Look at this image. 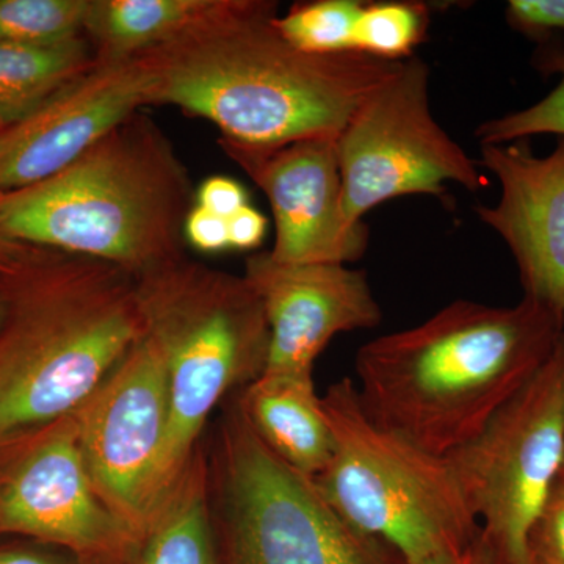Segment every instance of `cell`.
<instances>
[{"label":"cell","instance_id":"obj_2","mask_svg":"<svg viewBox=\"0 0 564 564\" xmlns=\"http://www.w3.org/2000/svg\"><path fill=\"white\" fill-rule=\"evenodd\" d=\"M564 322L534 300L455 302L356 356L359 402L378 425L448 458L474 441L551 358Z\"/></svg>","mask_w":564,"mask_h":564},{"label":"cell","instance_id":"obj_12","mask_svg":"<svg viewBox=\"0 0 564 564\" xmlns=\"http://www.w3.org/2000/svg\"><path fill=\"white\" fill-rule=\"evenodd\" d=\"M336 140L306 139L280 147L220 140L226 155L269 198L276 228L269 252L276 261L345 265L366 252V223L345 220Z\"/></svg>","mask_w":564,"mask_h":564},{"label":"cell","instance_id":"obj_26","mask_svg":"<svg viewBox=\"0 0 564 564\" xmlns=\"http://www.w3.org/2000/svg\"><path fill=\"white\" fill-rule=\"evenodd\" d=\"M195 204L228 220L236 212L248 206V196L243 185L231 177L212 176L199 185Z\"/></svg>","mask_w":564,"mask_h":564},{"label":"cell","instance_id":"obj_13","mask_svg":"<svg viewBox=\"0 0 564 564\" xmlns=\"http://www.w3.org/2000/svg\"><path fill=\"white\" fill-rule=\"evenodd\" d=\"M148 106L151 80L141 55L96 61L39 109L0 131V195L62 172Z\"/></svg>","mask_w":564,"mask_h":564},{"label":"cell","instance_id":"obj_19","mask_svg":"<svg viewBox=\"0 0 564 564\" xmlns=\"http://www.w3.org/2000/svg\"><path fill=\"white\" fill-rule=\"evenodd\" d=\"M95 62L85 36L52 46L0 43V131L39 109Z\"/></svg>","mask_w":564,"mask_h":564},{"label":"cell","instance_id":"obj_27","mask_svg":"<svg viewBox=\"0 0 564 564\" xmlns=\"http://www.w3.org/2000/svg\"><path fill=\"white\" fill-rule=\"evenodd\" d=\"M184 239L203 252L228 250V220L195 204L185 220Z\"/></svg>","mask_w":564,"mask_h":564},{"label":"cell","instance_id":"obj_33","mask_svg":"<svg viewBox=\"0 0 564 564\" xmlns=\"http://www.w3.org/2000/svg\"><path fill=\"white\" fill-rule=\"evenodd\" d=\"M497 564H500V563H497ZM521 564H544V563H541L540 560L534 558V556L532 554H530V558L527 560V562L521 563Z\"/></svg>","mask_w":564,"mask_h":564},{"label":"cell","instance_id":"obj_24","mask_svg":"<svg viewBox=\"0 0 564 564\" xmlns=\"http://www.w3.org/2000/svg\"><path fill=\"white\" fill-rule=\"evenodd\" d=\"M530 554L544 564H564V480L558 478L534 521Z\"/></svg>","mask_w":564,"mask_h":564},{"label":"cell","instance_id":"obj_8","mask_svg":"<svg viewBox=\"0 0 564 564\" xmlns=\"http://www.w3.org/2000/svg\"><path fill=\"white\" fill-rule=\"evenodd\" d=\"M445 459L499 562H527L534 521L564 462V333L484 432Z\"/></svg>","mask_w":564,"mask_h":564},{"label":"cell","instance_id":"obj_31","mask_svg":"<svg viewBox=\"0 0 564 564\" xmlns=\"http://www.w3.org/2000/svg\"><path fill=\"white\" fill-rule=\"evenodd\" d=\"M0 564H57L46 556L22 549H0Z\"/></svg>","mask_w":564,"mask_h":564},{"label":"cell","instance_id":"obj_3","mask_svg":"<svg viewBox=\"0 0 564 564\" xmlns=\"http://www.w3.org/2000/svg\"><path fill=\"white\" fill-rule=\"evenodd\" d=\"M0 444L76 413L143 339L135 276L96 259L35 251L0 274Z\"/></svg>","mask_w":564,"mask_h":564},{"label":"cell","instance_id":"obj_17","mask_svg":"<svg viewBox=\"0 0 564 564\" xmlns=\"http://www.w3.org/2000/svg\"><path fill=\"white\" fill-rule=\"evenodd\" d=\"M237 0H90L85 39L96 61L133 57L220 20Z\"/></svg>","mask_w":564,"mask_h":564},{"label":"cell","instance_id":"obj_34","mask_svg":"<svg viewBox=\"0 0 564 564\" xmlns=\"http://www.w3.org/2000/svg\"><path fill=\"white\" fill-rule=\"evenodd\" d=\"M558 478H562V480H564V462H563L562 473H560Z\"/></svg>","mask_w":564,"mask_h":564},{"label":"cell","instance_id":"obj_9","mask_svg":"<svg viewBox=\"0 0 564 564\" xmlns=\"http://www.w3.org/2000/svg\"><path fill=\"white\" fill-rule=\"evenodd\" d=\"M336 150L350 225L400 196L444 198L447 182L484 187L477 162L434 120L430 69L414 55L352 111Z\"/></svg>","mask_w":564,"mask_h":564},{"label":"cell","instance_id":"obj_16","mask_svg":"<svg viewBox=\"0 0 564 564\" xmlns=\"http://www.w3.org/2000/svg\"><path fill=\"white\" fill-rule=\"evenodd\" d=\"M240 411L278 458L315 478L332 459L334 436L311 373H262L242 389Z\"/></svg>","mask_w":564,"mask_h":564},{"label":"cell","instance_id":"obj_4","mask_svg":"<svg viewBox=\"0 0 564 564\" xmlns=\"http://www.w3.org/2000/svg\"><path fill=\"white\" fill-rule=\"evenodd\" d=\"M195 193L180 155L137 111L47 180L0 195V236L137 276L184 256Z\"/></svg>","mask_w":564,"mask_h":564},{"label":"cell","instance_id":"obj_22","mask_svg":"<svg viewBox=\"0 0 564 564\" xmlns=\"http://www.w3.org/2000/svg\"><path fill=\"white\" fill-rule=\"evenodd\" d=\"M429 22L425 3L364 2L356 28L355 52L381 61H406L425 40Z\"/></svg>","mask_w":564,"mask_h":564},{"label":"cell","instance_id":"obj_20","mask_svg":"<svg viewBox=\"0 0 564 564\" xmlns=\"http://www.w3.org/2000/svg\"><path fill=\"white\" fill-rule=\"evenodd\" d=\"M364 2L315 0L293 6L284 17L274 18V28L300 51L317 55L355 52L356 28Z\"/></svg>","mask_w":564,"mask_h":564},{"label":"cell","instance_id":"obj_23","mask_svg":"<svg viewBox=\"0 0 564 564\" xmlns=\"http://www.w3.org/2000/svg\"><path fill=\"white\" fill-rule=\"evenodd\" d=\"M544 62L545 68L560 74L558 85L541 101L478 126L475 137L481 144L513 143L533 135L564 139V52H554Z\"/></svg>","mask_w":564,"mask_h":564},{"label":"cell","instance_id":"obj_18","mask_svg":"<svg viewBox=\"0 0 564 564\" xmlns=\"http://www.w3.org/2000/svg\"><path fill=\"white\" fill-rule=\"evenodd\" d=\"M210 467L195 452L144 525L133 564H217L210 524Z\"/></svg>","mask_w":564,"mask_h":564},{"label":"cell","instance_id":"obj_32","mask_svg":"<svg viewBox=\"0 0 564 564\" xmlns=\"http://www.w3.org/2000/svg\"><path fill=\"white\" fill-rule=\"evenodd\" d=\"M7 300L6 292H3L2 284H0V325H2L3 317H6Z\"/></svg>","mask_w":564,"mask_h":564},{"label":"cell","instance_id":"obj_7","mask_svg":"<svg viewBox=\"0 0 564 564\" xmlns=\"http://www.w3.org/2000/svg\"><path fill=\"white\" fill-rule=\"evenodd\" d=\"M214 485L229 564H406L345 521L314 478L278 458L237 400L221 421Z\"/></svg>","mask_w":564,"mask_h":564},{"label":"cell","instance_id":"obj_11","mask_svg":"<svg viewBox=\"0 0 564 564\" xmlns=\"http://www.w3.org/2000/svg\"><path fill=\"white\" fill-rule=\"evenodd\" d=\"M73 415L93 486L141 536L170 421L169 380L154 344L143 336Z\"/></svg>","mask_w":564,"mask_h":564},{"label":"cell","instance_id":"obj_14","mask_svg":"<svg viewBox=\"0 0 564 564\" xmlns=\"http://www.w3.org/2000/svg\"><path fill=\"white\" fill-rule=\"evenodd\" d=\"M270 333L263 373H311L337 334L380 325L381 307L366 273L344 263L280 262L269 251L245 261Z\"/></svg>","mask_w":564,"mask_h":564},{"label":"cell","instance_id":"obj_25","mask_svg":"<svg viewBox=\"0 0 564 564\" xmlns=\"http://www.w3.org/2000/svg\"><path fill=\"white\" fill-rule=\"evenodd\" d=\"M513 31L533 40L564 31V0H511L505 10Z\"/></svg>","mask_w":564,"mask_h":564},{"label":"cell","instance_id":"obj_5","mask_svg":"<svg viewBox=\"0 0 564 564\" xmlns=\"http://www.w3.org/2000/svg\"><path fill=\"white\" fill-rule=\"evenodd\" d=\"M135 293L144 336L158 348L169 380L158 505L198 451L212 410L265 372L270 333L243 274L212 269L185 254L137 274Z\"/></svg>","mask_w":564,"mask_h":564},{"label":"cell","instance_id":"obj_15","mask_svg":"<svg viewBox=\"0 0 564 564\" xmlns=\"http://www.w3.org/2000/svg\"><path fill=\"white\" fill-rule=\"evenodd\" d=\"M480 163L499 181L500 196L478 204V218L510 248L524 296L564 322V139L544 158L525 140L481 144Z\"/></svg>","mask_w":564,"mask_h":564},{"label":"cell","instance_id":"obj_30","mask_svg":"<svg viewBox=\"0 0 564 564\" xmlns=\"http://www.w3.org/2000/svg\"><path fill=\"white\" fill-rule=\"evenodd\" d=\"M33 250L35 247L11 242L0 236V274L14 272L32 254Z\"/></svg>","mask_w":564,"mask_h":564},{"label":"cell","instance_id":"obj_1","mask_svg":"<svg viewBox=\"0 0 564 564\" xmlns=\"http://www.w3.org/2000/svg\"><path fill=\"white\" fill-rule=\"evenodd\" d=\"M276 7L237 0L220 20L139 54L151 106L177 107L217 126L220 140L250 147L337 139L403 61L300 51L274 28Z\"/></svg>","mask_w":564,"mask_h":564},{"label":"cell","instance_id":"obj_29","mask_svg":"<svg viewBox=\"0 0 564 564\" xmlns=\"http://www.w3.org/2000/svg\"><path fill=\"white\" fill-rule=\"evenodd\" d=\"M499 560H497L496 552L492 551L491 545L488 544V541L485 540L484 536L478 534L477 540L474 541L466 551L458 552V554H452V552H447V554H441L434 556V558L429 560V562L423 564H497Z\"/></svg>","mask_w":564,"mask_h":564},{"label":"cell","instance_id":"obj_10","mask_svg":"<svg viewBox=\"0 0 564 564\" xmlns=\"http://www.w3.org/2000/svg\"><path fill=\"white\" fill-rule=\"evenodd\" d=\"M0 534L62 545L93 562L135 552L139 534L93 486L73 414L0 444Z\"/></svg>","mask_w":564,"mask_h":564},{"label":"cell","instance_id":"obj_6","mask_svg":"<svg viewBox=\"0 0 564 564\" xmlns=\"http://www.w3.org/2000/svg\"><path fill=\"white\" fill-rule=\"evenodd\" d=\"M322 399L334 451L314 481L345 521L391 545L406 564L458 554L477 540L480 524L447 459L373 422L348 378Z\"/></svg>","mask_w":564,"mask_h":564},{"label":"cell","instance_id":"obj_28","mask_svg":"<svg viewBox=\"0 0 564 564\" xmlns=\"http://www.w3.org/2000/svg\"><path fill=\"white\" fill-rule=\"evenodd\" d=\"M265 232V217L250 204L228 218L229 248L252 250L262 243Z\"/></svg>","mask_w":564,"mask_h":564},{"label":"cell","instance_id":"obj_21","mask_svg":"<svg viewBox=\"0 0 564 564\" xmlns=\"http://www.w3.org/2000/svg\"><path fill=\"white\" fill-rule=\"evenodd\" d=\"M90 0H0V43L52 46L80 39Z\"/></svg>","mask_w":564,"mask_h":564}]
</instances>
